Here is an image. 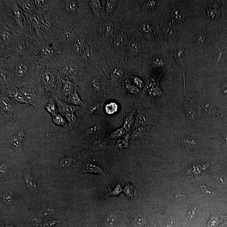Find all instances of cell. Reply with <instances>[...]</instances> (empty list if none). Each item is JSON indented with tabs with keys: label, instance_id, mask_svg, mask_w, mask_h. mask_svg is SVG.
Returning <instances> with one entry per match:
<instances>
[{
	"label": "cell",
	"instance_id": "obj_1",
	"mask_svg": "<svg viewBox=\"0 0 227 227\" xmlns=\"http://www.w3.org/2000/svg\"><path fill=\"white\" fill-rule=\"evenodd\" d=\"M29 105L21 104L1 93L0 100L1 123H12L17 120L25 106Z\"/></svg>",
	"mask_w": 227,
	"mask_h": 227
},
{
	"label": "cell",
	"instance_id": "obj_2",
	"mask_svg": "<svg viewBox=\"0 0 227 227\" xmlns=\"http://www.w3.org/2000/svg\"><path fill=\"white\" fill-rule=\"evenodd\" d=\"M28 125V123L25 124L10 138L9 141L11 146L18 154L21 153L22 151L23 141Z\"/></svg>",
	"mask_w": 227,
	"mask_h": 227
},
{
	"label": "cell",
	"instance_id": "obj_3",
	"mask_svg": "<svg viewBox=\"0 0 227 227\" xmlns=\"http://www.w3.org/2000/svg\"><path fill=\"white\" fill-rule=\"evenodd\" d=\"M54 100L57 107L58 111L63 116L70 113H75V111L80 109L79 106L72 105L65 102L62 101L57 97Z\"/></svg>",
	"mask_w": 227,
	"mask_h": 227
},
{
	"label": "cell",
	"instance_id": "obj_4",
	"mask_svg": "<svg viewBox=\"0 0 227 227\" xmlns=\"http://www.w3.org/2000/svg\"><path fill=\"white\" fill-rule=\"evenodd\" d=\"M136 110L134 109L131 113L128 114H123L124 123L123 128L127 133H129L131 130L132 127L135 124L136 117Z\"/></svg>",
	"mask_w": 227,
	"mask_h": 227
},
{
	"label": "cell",
	"instance_id": "obj_5",
	"mask_svg": "<svg viewBox=\"0 0 227 227\" xmlns=\"http://www.w3.org/2000/svg\"><path fill=\"white\" fill-rule=\"evenodd\" d=\"M62 86V92L64 95L65 99L77 91L76 85L71 81L61 79Z\"/></svg>",
	"mask_w": 227,
	"mask_h": 227
},
{
	"label": "cell",
	"instance_id": "obj_6",
	"mask_svg": "<svg viewBox=\"0 0 227 227\" xmlns=\"http://www.w3.org/2000/svg\"><path fill=\"white\" fill-rule=\"evenodd\" d=\"M64 116L66 118L71 131H75L82 121V119L76 116L75 113L66 114Z\"/></svg>",
	"mask_w": 227,
	"mask_h": 227
},
{
	"label": "cell",
	"instance_id": "obj_7",
	"mask_svg": "<svg viewBox=\"0 0 227 227\" xmlns=\"http://www.w3.org/2000/svg\"><path fill=\"white\" fill-rule=\"evenodd\" d=\"M62 72L68 77L75 81H76L79 77V71L76 66L72 65H67L62 69Z\"/></svg>",
	"mask_w": 227,
	"mask_h": 227
},
{
	"label": "cell",
	"instance_id": "obj_8",
	"mask_svg": "<svg viewBox=\"0 0 227 227\" xmlns=\"http://www.w3.org/2000/svg\"><path fill=\"white\" fill-rule=\"evenodd\" d=\"M91 10L96 20L101 19L100 12L103 7H101V2L98 0H93L90 2Z\"/></svg>",
	"mask_w": 227,
	"mask_h": 227
},
{
	"label": "cell",
	"instance_id": "obj_9",
	"mask_svg": "<svg viewBox=\"0 0 227 227\" xmlns=\"http://www.w3.org/2000/svg\"><path fill=\"white\" fill-rule=\"evenodd\" d=\"M64 102L77 106H82L84 105V103L81 100L77 91L65 99V101Z\"/></svg>",
	"mask_w": 227,
	"mask_h": 227
},
{
	"label": "cell",
	"instance_id": "obj_10",
	"mask_svg": "<svg viewBox=\"0 0 227 227\" xmlns=\"http://www.w3.org/2000/svg\"><path fill=\"white\" fill-rule=\"evenodd\" d=\"M52 121L57 126L65 127L70 131L67 121L61 114L58 112L52 115Z\"/></svg>",
	"mask_w": 227,
	"mask_h": 227
},
{
	"label": "cell",
	"instance_id": "obj_11",
	"mask_svg": "<svg viewBox=\"0 0 227 227\" xmlns=\"http://www.w3.org/2000/svg\"><path fill=\"white\" fill-rule=\"evenodd\" d=\"M85 169L86 171L88 172H96L101 175L106 176L107 175L102 167L96 164L91 163L87 164L85 166Z\"/></svg>",
	"mask_w": 227,
	"mask_h": 227
},
{
	"label": "cell",
	"instance_id": "obj_12",
	"mask_svg": "<svg viewBox=\"0 0 227 227\" xmlns=\"http://www.w3.org/2000/svg\"><path fill=\"white\" fill-rule=\"evenodd\" d=\"M116 5V1H113V0H107L106 1V4L105 7H103V8H104L106 11L107 17H109L112 15L115 11Z\"/></svg>",
	"mask_w": 227,
	"mask_h": 227
},
{
	"label": "cell",
	"instance_id": "obj_13",
	"mask_svg": "<svg viewBox=\"0 0 227 227\" xmlns=\"http://www.w3.org/2000/svg\"><path fill=\"white\" fill-rule=\"evenodd\" d=\"M41 82L42 84L45 86H49L52 85L55 81V78L52 73L46 72L41 75Z\"/></svg>",
	"mask_w": 227,
	"mask_h": 227
},
{
	"label": "cell",
	"instance_id": "obj_14",
	"mask_svg": "<svg viewBox=\"0 0 227 227\" xmlns=\"http://www.w3.org/2000/svg\"><path fill=\"white\" fill-rule=\"evenodd\" d=\"M27 71V67L24 64H18L14 70V75L18 78H22L26 75Z\"/></svg>",
	"mask_w": 227,
	"mask_h": 227
},
{
	"label": "cell",
	"instance_id": "obj_15",
	"mask_svg": "<svg viewBox=\"0 0 227 227\" xmlns=\"http://www.w3.org/2000/svg\"><path fill=\"white\" fill-rule=\"evenodd\" d=\"M148 122V117L144 114L139 112L137 114L135 122L136 127H141Z\"/></svg>",
	"mask_w": 227,
	"mask_h": 227
},
{
	"label": "cell",
	"instance_id": "obj_16",
	"mask_svg": "<svg viewBox=\"0 0 227 227\" xmlns=\"http://www.w3.org/2000/svg\"><path fill=\"white\" fill-rule=\"evenodd\" d=\"M45 108L47 111L51 115H54L57 112V107L55 100L52 99H50L48 103H47L45 106Z\"/></svg>",
	"mask_w": 227,
	"mask_h": 227
},
{
	"label": "cell",
	"instance_id": "obj_17",
	"mask_svg": "<svg viewBox=\"0 0 227 227\" xmlns=\"http://www.w3.org/2000/svg\"><path fill=\"white\" fill-rule=\"evenodd\" d=\"M85 37L83 36H80L76 38L74 42L73 49L76 53H79L82 50L84 44Z\"/></svg>",
	"mask_w": 227,
	"mask_h": 227
},
{
	"label": "cell",
	"instance_id": "obj_18",
	"mask_svg": "<svg viewBox=\"0 0 227 227\" xmlns=\"http://www.w3.org/2000/svg\"><path fill=\"white\" fill-rule=\"evenodd\" d=\"M63 36L64 38L67 41H72L75 37V32L71 27H66L63 31Z\"/></svg>",
	"mask_w": 227,
	"mask_h": 227
},
{
	"label": "cell",
	"instance_id": "obj_19",
	"mask_svg": "<svg viewBox=\"0 0 227 227\" xmlns=\"http://www.w3.org/2000/svg\"><path fill=\"white\" fill-rule=\"evenodd\" d=\"M66 9L69 12L76 11L78 8V4L76 1H66Z\"/></svg>",
	"mask_w": 227,
	"mask_h": 227
},
{
	"label": "cell",
	"instance_id": "obj_20",
	"mask_svg": "<svg viewBox=\"0 0 227 227\" xmlns=\"http://www.w3.org/2000/svg\"><path fill=\"white\" fill-rule=\"evenodd\" d=\"M117 104L116 103L111 102L106 104L105 107V111L108 115H113L117 112L118 110Z\"/></svg>",
	"mask_w": 227,
	"mask_h": 227
},
{
	"label": "cell",
	"instance_id": "obj_21",
	"mask_svg": "<svg viewBox=\"0 0 227 227\" xmlns=\"http://www.w3.org/2000/svg\"><path fill=\"white\" fill-rule=\"evenodd\" d=\"M25 180L28 189L31 190H36V185L32 181L30 173H27L25 175Z\"/></svg>",
	"mask_w": 227,
	"mask_h": 227
},
{
	"label": "cell",
	"instance_id": "obj_22",
	"mask_svg": "<svg viewBox=\"0 0 227 227\" xmlns=\"http://www.w3.org/2000/svg\"><path fill=\"white\" fill-rule=\"evenodd\" d=\"M126 132L124 129L122 128H120L114 131L110 135V138H119V137L123 136L126 134Z\"/></svg>",
	"mask_w": 227,
	"mask_h": 227
},
{
	"label": "cell",
	"instance_id": "obj_23",
	"mask_svg": "<svg viewBox=\"0 0 227 227\" xmlns=\"http://www.w3.org/2000/svg\"><path fill=\"white\" fill-rule=\"evenodd\" d=\"M14 14L17 22L19 24H22V12L21 10L18 8L17 6H14Z\"/></svg>",
	"mask_w": 227,
	"mask_h": 227
},
{
	"label": "cell",
	"instance_id": "obj_24",
	"mask_svg": "<svg viewBox=\"0 0 227 227\" xmlns=\"http://www.w3.org/2000/svg\"><path fill=\"white\" fill-rule=\"evenodd\" d=\"M204 110L206 114L209 115H215L216 114L215 108L209 104H205L203 106Z\"/></svg>",
	"mask_w": 227,
	"mask_h": 227
},
{
	"label": "cell",
	"instance_id": "obj_25",
	"mask_svg": "<svg viewBox=\"0 0 227 227\" xmlns=\"http://www.w3.org/2000/svg\"><path fill=\"white\" fill-rule=\"evenodd\" d=\"M114 31V25L111 22L106 23L104 26V33L107 36H111Z\"/></svg>",
	"mask_w": 227,
	"mask_h": 227
},
{
	"label": "cell",
	"instance_id": "obj_26",
	"mask_svg": "<svg viewBox=\"0 0 227 227\" xmlns=\"http://www.w3.org/2000/svg\"><path fill=\"white\" fill-rule=\"evenodd\" d=\"M123 74V72L121 69H115L111 72V78L113 80H117L121 78Z\"/></svg>",
	"mask_w": 227,
	"mask_h": 227
},
{
	"label": "cell",
	"instance_id": "obj_27",
	"mask_svg": "<svg viewBox=\"0 0 227 227\" xmlns=\"http://www.w3.org/2000/svg\"><path fill=\"white\" fill-rule=\"evenodd\" d=\"M196 141L195 140L192 138H187L183 141L184 146L186 147H194L196 145Z\"/></svg>",
	"mask_w": 227,
	"mask_h": 227
},
{
	"label": "cell",
	"instance_id": "obj_28",
	"mask_svg": "<svg viewBox=\"0 0 227 227\" xmlns=\"http://www.w3.org/2000/svg\"><path fill=\"white\" fill-rule=\"evenodd\" d=\"M22 8L25 11L30 12L32 10L33 5L30 1H22Z\"/></svg>",
	"mask_w": 227,
	"mask_h": 227
},
{
	"label": "cell",
	"instance_id": "obj_29",
	"mask_svg": "<svg viewBox=\"0 0 227 227\" xmlns=\"http://www.w3.org/2000/svg\"><path fill=\"white\" fill-rule=\"evenodd\" d=\"M41 52H42V55L46 57H49L53 55V50L48 47H45L42 48L41 50Z\"/></svg>",
	"mask_w": 227,
	"mask_h": 227
},
{
	"label": "cell",
	"instance_id": "obj_30",
	"mask_svg": "<svg viewBox=\"0 0 227 227\" xmlns=\"http://www.w3.org/2000/svg\"><path fill=\"white\" fill-rule=\"evenodd\" d=\"M3 201L7 204H9L12 200V193L9 190L4 192L3 195Z\"/></svg>",
	"mask_w": 227,
	"mask_h": 227
},
{
	"label": "cell",
	"instance_id": "obj_31",
	"mask_svg": "<svg viewBox=\"0 0 227 227\" xmlns=\"http://www.w3.org/2000/svg\"><path fill=\"white\" fill-rule=\"evenodd\" d=\"M126 87L128 89L129 91L133 94H137L139 92L138 87H136L133 85L129 83H126Z\"/></svg>",
	"mask_w": 227,
	"mask_h": 227
},
{
	"label": "cell",
	"instance_id": "obj_32",
	"mask_svg": "<svg viewBox=\"0 0 227 227\" xmlns=\"http://www.w3.org/2000/svg\"><path fill=\"white\" fill-rule=\"evenodd\" d=\"M140 30L144 32H149L151 30V26L147 23H144L140 25Z\"/></svg>",
	"mask_w": 227,
	"mask_h": 227
},
{
	"label": "cell",
	"instance_id": "obj_33",
	"mask_svg": "<svg viewBox=\"0 0 227 227\" xmlns=\"http://www.w3.org/2000/svg\"><path fill=\"white\" fill-rule=\"evenodd\" d=\"M134 83L136 85V86L140 87V88H143V86H144V82L140 78H138V77H134Z\"/></svg>",
	"mask_w": 227,
	"mask_h": 227
},
{
	"label": "cell",
	"instance_id": "obj_34",
	"mask_svg": "<svg viewBox=\"0 0 227 227\" xmlns=\"http://www.w3.org/2000/svg\"><path fill=\"white\" fill-rule=\"evenodd\" d=\"M196 208H191V209L188 212V217L189 218H195V215H196Z\"/></svg>",
	"mask_w": 227,
	"mask_h": 227
},
{
	"label": "cell",
	"instance_id": "obj_35",
	"mask_svg": "<svg viewBox=\"0 0 227 227\" xmlns=\"http://www.w3.org/2000/svg\"><path fill=\"white\" fill-rule=\"evenodd\" d=\"M41 23L42 27L45 29L48 28L49 26V22L45 18H41Z\"/></svg>",
	"mask_w": 227,
	"mask_h": 227
},
{
	"label": "cell",
	"instance_id": "obj_36",
	"mask_svg": "<svg viewBox=\"0 0 227 227\" xmlns=\"http://www.w3.org/2000/svg\"><path fill=\"white\" fill-rule=\"evenodd\" d=\"M10 37V35L9 32H3L2 34V37L3 39V40H4V41L8 40L9 39Z\"/></svg>",
	"mask_w": 227,
	"mask_h": 227
},
{
	"label": "cell",
	"instance_id": "obj_37",
	"mask_svg": "<svg viewBox=\"0 0 227 227\" xmlns=\"http://www.w3.org/2000/svg\"><path fill=\"white\" fill-rule=\"evenodd\" d=\"M7 169V165L5 163H1V171L2 173H3L6 171Z\"/></svg>",
	"mask_w": 227,
	"mask_h": 227
},
{
	"label": "cell",
	"instance_id": "obj_38",
	"mask_svg": "<svg viewBox=\"0 0 227 227\" xmlns=\"http://www.w3.org/2000/svg\"><path fill=\"white\" fill-rule=\"evenodd\" d=\"M34 3L35 5H36L37 7H40V6H42L43 3H45V1H35Z\"/></svg>",
	"mask_w": 227,
	"mask_h": 227
},
{
	"label": "cell",
	"instance_id": "obj_39",
	"mask_svg": "<svg viewBox=\"0 0 227 227\" xmlns=\"http://www.w3.org/2000/svg\"><path fill=\"white\" fill-rule=\"evenodd\" d=\"M116 45L120 46L121 43H122V42H123V39H122V37L120 36V37H118L116 38Z\"/></svg>",
	"mask_w": 227,
	"mask_h": 227
},
{
	"label": "cell",
	"instance_id": "obj_40",
	"mask_svg": "<svg viewBox=\"0 0 227 227\" xmlns=\"http://www.w3.org/2000/svg\"><path fill=\"white\" fill-rule=\"evenodd\" d=\"M224 140L225 141L226 143H227V135L224 136Z\"/></svg>",
	"mask_w": 227,
	"mask_h": 227
}]
</instances>
